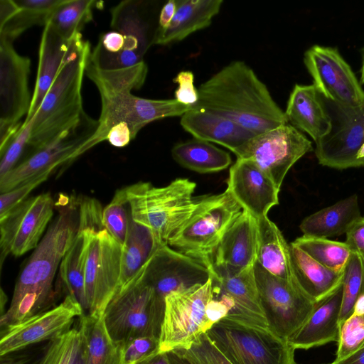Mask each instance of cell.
<instances>
[{
  "mask_svg": "<svg viewBox=\"0 0 364 364\" xmlns=\"http://www.w3.org/2000/svg\"><path fill=\"white\" fill-rule=\"evenodd\" d=\"M290 247L299 285L315 303L331 294L342 284L343 272H336L328 269L293 243Z\"/></svg>",
  "mask_w": 364,
  "mask_h": 364,
  "instance_id": "obj_31",
  "label": "cell"
},
{
  "mask_svg": "<svg viewBox=\"0 0 364 364\" xmlns=\"http://www.w3.org/2000/svg\"><path fill=\"white\" fill-rule=\"evenodd\" d=\"M35 116V115H34ZM34 122V117L26 122H23L21 128L11 141L10 144L1 154L0 177H2L12 168L27 148L32 128Z\"/></svg>",
  "mask_w": 364,
  "mask_h": 364,
  "instance_id": "obj_43",
  "label": "cell"
},
{
  "mask_svg": "<svg viewBox=\"0 0 364 364\" xmlns=\"http://www.w3.org/2000/svg\"><path fill=\"white\" fill-rule=\"evenodd\" d=\"M82 39L81 33L68 39L50 24L44 26L38 52L36 82L30 109L23 122L34 117L61 68Z\"/></svg>",
  "mask_w": 364,
  "mask_h": 364,
  "instance_id": "obj_23",
  "label": "cell"
},
{
  "mask_svg": "<svg viewBox=\"0 0 364 364\" xmlns=\"http://www.w3.org/2000/svg\"><path fill=\"white\" fill-rule=\"evenodd\" d=\"M186 350L198 364H231L206 333L201 334L190 348Z\"/></svg>",
  "mask_w": 364,
  "mask_h": 364,
  "instance_id": "obj_46",
  "label": "cell"
},
{
  "mask_svg": "<svg viewBox=\"0 0 364 364\" xmlns=\"http://www.w3.org/2000/svg\"><path fill=\"white\" fill-rule=\"evenodd\" d=\"M31 60L17 53L13 43L0 40V154L21 128L32 97L28 79Z\"/></svg>",
  "mask_w": 364,
  "mask_h": 364,
  "instance_id": "obj_11",
  "label": "cell"
},
{
  "mask_svg": "<svg viewBox=\"0 0 364 364\" xmlns=\"http://www.w3.org/2000/svg\"><path fill=\"white\" fill-rule=\"evenodd\" d=\"M77 229L71 208L63 209L21 272L10 306L1 316V328L47 310L57 269L72 246Z\"/></svg>",
  "mask_w": 364,
  "mask_h": 364,
  "instance_id": "obj_3",
  "label": "cell"
},
{
  "mask_svg": "<svg viewBox=\"0 0 364 364\" xmlns=\"http://www.w3.org/2000/svg\"><path fill=\"white\" fill-rule=\"evenodd\" d=\"M343 299L342 284L316 303L305 323L287 340L294 350H309L338 342Z\"/></svg>",
  "mask_w": 364,
  "mask_h": 364,
  "instance_id": "obj_25",
  "label": "cell"
},
{
  "mask_svg": "<svg viewBox=\"0 0 364 364\" xmlns=\"http://www.w3.org/2000/svg\"><path fill=\"white\" fill-rule=\"evenodd\" d=\"M227 190L243 210L257 219L267 216L269 210L279 204L280 189L251 160L237 159L229 171Z\"/></svg>",
  "mask_w": 364,
  "mask_h": 364,
  "instance_id": "obj_22",
  "label": "cell"
},
{
  "mask_svg": "<svg viewBox=\"0 0 364 364\" xmlns=\"http://www.w3.org/2000/svg\"><path fill=\"white\" fill-rule=\"evenodd\" d=\"M164 309L165 300L145 282L142 269L107 305L103 314L105 326L117 344L137 337L159 338Z\"/></svg>",
  "mask_w": 364,
  "mask_h": 364,
  "instance_id": "obj_7",
  "label": "cell"
},
{
  "mask_svg": "<svg viewBox=\"0 0 364 364\" xmlns=\"http://www.w3.org/2000/svg\"><path fill=\"white\" fill-rule=\"evenodd\" d=\"M171 154L180 165L201 173L224 170L232 161L227 151L208 141L195 138L176 144Z\"/></svg>",
  "mask_w": 364,
  "mask_h": 364,
  "instance_id": "obj_35",
  "label": "cell"
},
{
  "mask_svg": "<svg viewBox=\"0 0 364 364\" xmlns=\"http://www.w3.org/2000/svg\"><path fill=\"white\" fill-rule=\"evenodd\" d=\"M222 4V0H177L170 25L164 30L156 29L153 44L164 46L180 41L209 26Z\"/></svg>",
  "mask_w": 364,
  "mask_h": 364,
  "instance_id": "obj_29",
  "label": "cell"
},
{
  "mask_svg": "<svg viewBox=\"0 0 364 364\" xmlns=\"http://www.w3.org/2000/svg\"><path fill=\"white\" fill-rule=\"evenodd\" d=\"M176 7V0H170L164 5L159 14V26L156 30L161 31L168 27L175 15Z\"/></svg>",
  "mask_w": 364,
  "mask_h": 364,
  "instance_id": "obj_52",
  "label": "cell"
},
{
  "mask_svg": "<svg viewBox=\"0 0 364 364\" xmlns=\"http://www.w3.org/2000/svg\"><path fill=\"white\" fill-rule=\"evenodd\" d=\"M288 122L318 141L332 129V120L325 100L314 84H296L284 112Z\"/></svg>",
  "mask_w": 364,
  "mask_h": 364,
  "instance_id": "obj_26",
  "label": "cell"
},
{
  "mask_svg": "<svg viewBox=\"0 0 364 364\" xmlns=\"http://www.w3.org/2000/svg\"><path fill=\"white\" fill-rule=\"evenodd\" d=\"M93 232L91 229H77L70 248L63 258L60 267V277L68 294L74 297L87 312L85 280L88 249Z\"/></svg>",
  "mask_w": 364,
  "mask_h": 364,
  "instance_id": "obj_33",
  "label": "cell"
},
{
  "mask_svg": "<svg viewBox=\"0 0 364 364\" xmlns=\"http://www.w3.org/2000/svg\"><path fill=\"white\" fill-rule=\"evenodd\" d=\"M196 187L188 178H176L164 187L139 182L124 188L132 220L148 228L161 243L168 245L196 208Z\"/></svg>",
  "mask_w": 364,
  "mask_h": 364,
  "instance_id": "obj_5",
  "label": "cell"
},
{
  "mask_svg": "<svg viewBox=\"0 0 364 364\" xmlns=\"http://www.w3.org/2000/svg\"><path fill=\"white\" fill-rule=\"evenodd\" d=\"M353 314L359 316L364 315V291L357 299Z\"/></svg>",
  "mask_w": 364,
  "mask_h": 364,
  "instance_id": "obj_57",
  "label": "cell"
},
{
  "mask_svg": "<svg viewBox=\"0 0 364 364\" xmlns=\"http://www.w3.org/2000/svg\"><path fill=\"white\" fill-rule=\"evenodd\" d=\"M193 109L232 120L256 134L288 124L267 86L242 61H234L202 83Z\"/></svg>",
  "mask_w": 364,
  "mask_h": 364,
  "instance_id": "obj_1",
  "label": "cell"
},
{
  "mask_svg": "<svg viewBox=\"0 0 364 364\" xmlns=\"http://www.w3.org/2000/svg\"><path fill=\"white\" fill-rule=\"evenodd\" d=\"M213 296L211 277L203 284L173 291L166 296L159 352L188 349L210 328L205 307Z\"/></svg>",
  "mask_w": 364,
  "mask_h": 364,
  "instance_id": "obj_9",
  "label": "cell"
},
{
  "mask_svg": "<svg viewBox=\"0 0 364 364\" xmlns=\"http://www.w3.org/2000/svg\"><path fill=\"white\" fill-rule=\"evenodd\" d=\"M82 331L72 328L49 341L36 364H75L82 343Z\"/></svg>",
  "mask_w": 364,
  "mask_h": 364,
  "instance_id": "obj_39",
  "label": "cell"
},
{
  "mask_svg": "<svg viewBox=\"0 0 364 364\" xmlns=\"http://www.w3.org/2000/svg\"><path fill=\"white\" fill-rule=\"evenodd\" d=\"M141 1L127 0L119 2L111 9L110 26L112 31L122 33L125 45L117 55L91 51L89 62L104 70L120 69L143 62V57L153 41L147 34V24L142 17Z\"/></svg>",
  "mask_w": 364,
  "mask_h": 364,
  "instance_id": "obj_19",
  "label": "cell"
},
{
  "mask_svg": "<svg viewBox=\"0 0 364 364\" xmlns=\"http://www.w3.org/2000/svg\"><path fill=\"white\" fill-rule=\"evenodd\" d=\"M337 343L335 362L348 357L364 344V315L352 314L340 324Z\"/></svg>",
  "mask_w": 364,
  "mask_h": 364,
  "instance_id": "obj_42",
  "label": "cell"
},
{
  "mask_svg": "<svg viewBox=\"0 0 364 364\" xmlns=\"http://www.w3.org/2000/svg\"><path fill=\"white\" fill-rule=\"evenodd\" d=\"M53 208L50 195L43 193L28 198L0 220L1 266L9 254L19 257L36 248L52 218Z\"/></svg>",
  "mask_w": 364,
  "mask_h": 364,
  "instance_id": "obj_17",
  "label": "cell"
},
{
  "mask_svg": "<svg viewBox=\"0 0 364 364\" xmlns=\"http://www.w3.org/2000/svg\"><path fill=\"white\" fill-rule=\"evenodd\" d=\"M230 311L231 308L226 301L213 296L205 307V316L210 328L226 317Z\"/></svg>",
  "mask_w": 364,
  "mask_h": 364,
  "instance_id": "obj_50",
  "label": "cell"
},
{
  "mask_svg": "<svg viewBox=\"0 0 364 364\" xmlns=\"http://www.w3.org/2000/svg\"><path fill=\"white\" fill-rule=\"evenodd\" d=\"M166 353L171 364H198L186 349H174Z\"/></svg>",
  "mask_w": 364,
  "mask_h": 364,
  "instance_id": "obj_53",
  "label": "cell"
},
{
  "mask_svg": "<svg viewBox=\"0 0 364 364\" xmlns=\"http://www.w3.org/2000/svg\"><path fill=\"white\" fill-rule=\"evenodd\" d=\"M103 210L99 201L92 198H84L79 206L80 229L100 231L105 229L102 223Z\"/></svg>",
  "mask_w": 364,
  "mask_h": 364,
  "instance_id": "obj_47",
  "label": "cell"
},
{
  "mask_svg": "<svg viewBox=\"0 0 364 364\" xmlns=\"http://www.w3.org/2000/svg\"><path fill=\"white\" fill-rule=\"evenodd\" d=\"M75 364H85V350H84V346H83V338H82V346H81L80 353L78 354V356L77 358Z\"/></svg>",
  "mask_w": 364,
  "mask_h": 364,
  "instance_id": "obj_58",
  "label": "cell"
},
{
  "mask_svg": "<svg viewBox=\"0 0 364 364\" xmlns=\"http://www.w3.org/2000/svg\"><path fill=\"white\" fill-rule=\"evenodd\" d=\"M360 217L358 197L353 194L306 217L299 228L303 235L327 238L346 233Z\"/></svg>",
  "mask_w": 364,
  "mask_h": 364,
  "instance_id": "obj_30",
  "label": "cell"
},
{
  "mask_svg": "<svg viewBox=\"0 0 364 364\" xmlns=\"http://www.w3.org/2000/svg\"><path fill=\"white\" fill-rule=\"evenodd\" d=\"M360 82L364 85V54L363 56L362 65L360 69Z\"/></svg>",
  "mask_w": 364,
  "mask_h": 364,
  "instance_id": "obj_59",
  "label": "cell"
},
{
  "mask_svg": "<svg viewBox=\"0 0 364 364\" xmlns=\"http://www.w3.org/2000/svg\"><path fill=\"white\" fill-rule=\"evenodd\" d=\"M38 360H33L27 354L17 352L0 355V364H36Z\"/></svg>",
  "mask_w": 364,
  "mask_h": 364,
  "instance_id": "obj_54",
  "label": "cell"
},
{
  "mask_svg": "<svg viewBox=\"0 0 364 364\" xmlns=\"http://www.w3.org/2000/svg\"><path fill=\"white\" fill-rule=\"evenodd\" d=\"M84 314L77 301L67 294L58 306L1 328L0 355L50 341L69 330L75 319Z\"/></svg>",
  "mask_w": 364,
  "mask_h": 364,
  "instance_id": "obj_18",
  "label": "cell"
},
{
  "mask_svg": "<svg viewBox=\"0 0 364 364\" xmlns=\"http://www.w3.org/2000/svg\"><path fill=\"white\" fill-rule=\"evenodd\" d=\"M304 63L324 99L348 109L364 108V90L336 48L314 45L304 53Z\"/></svg>",
  "mask_w": 364,
  "mask_h": 364,
  "instance_id": "obj_14",
  "label": "cell"
},
{
  "mask_svg": "<svg viewBox=\"0 0 364 364\" xmlns=\"http://www.w3.org/2000/svg\"><path fill=\"white\" fill-rule=\"evenodd\" d=\"M257 219L242 210L228 228L213 257V264L236 271L252 267L257 260Z\"/></svg>",
  "mask_w": 364,
  "mask_h": 364,
  "instance_id": "obj_24",
  "label": "cell"
},
{
  "mask_svg": "<svg viewBox=\"0 0 364 364\" xmlns=\"http://www.w3.org/2000/svg\"><path fill=\"white\" fill-rule=\"evenodd\" d=\"M98 121L88 114L41 149L31 154L23 162L0 177L1 193L8 192L43 172L54 171L93 147L92 136Z\"/></svg>",
  "mask_w": 364,
  "mask_h": 364,
  "instance_id": "obj_10",
  "label": "cell"
},
{
  "mask_svg": "<svg viewBox=\"0 0 364 364\" xmlns=\"http://www.w3.org/2000/svg\"><path fill=\"white\" fill-rule=\"evenodd\" d=\"M313 150L301 132L286 124L256 135L234 154L237 159L254 161L280 189L292 166Z\"/></svg>",
  "mask_w": 364,
  "mask_h": 364,
  "instance_id": "obj_13",
  "label": "cell"
},
{
  "mask_svg": "<svg viewBox=\"0 0 364 364\" xmlns=\"http://www.w3.org/2000/svg\"><path fill=\"white\" fill-rule=\"evenodd\" d=\"M206 334L231 364H296L295 350L267 327L226 316Z\"/></svg>",
  "mask_w": 364,
  "mask_h": 364,
  "instance_id": "obj_8",
  "label": "cell"
},
{
  "mask_svg": "<svg viewBox=\"0 0 364 364\" xmlns=\"http://www.w3.org/2000/svg\"><path fill=\"white\" fill-rule=\"evenodd\" d=\"M331 364H364V344L348 357Z\"/></svg>",
  "mask_w": 364,
  "mask_h": 364,
  "instance_id": "obj_55",
  "label": "cell"
},
{
  "mask_svg": "<svg viewBox=\"0 0 364 364\" xmlns=\"http://www.w3.org/2000/svg\"><path fill=\"white\" fill-rule=\"evenodd\" d=\"M90 52L89 42L82 39L61 68L34 116L27 146L31 154L77 124L85 115L82 85Z\"/></svg>",
  "mask_w": 364,
  "mask_h": 364,
  "instance_id": "obj_4",
  "label": "cell"
},
{
  "mask_svg": "<svg viewBox=\"0 0 364 364\" xmlns=\"http://www.w3.org/2000/svg\"><path fill=\"white\" fill-rule=\"evenodd\" d=\"M132 220L124 188L115 192L102 212L105 228L122 247L125 244Z\"/></svg>",
  "mask_w": 364,
  "mask_h": 364,
  "instance_id": "obj_40",
  "label": "cell"
},
{
  "mask_svg": "<svg viewBox=\"0 0 364 364\" xmlns=\"http://www.w3.org/2000/svg\"><path fill=\"white\" fill-rule=\"evenodd\" d=\"M357 156L358 159H364V143L360 149Z\"/></svg>",
  "mask_w": 364,
  "mask_h": 364,
  "instance_id": "obj_60",
  "label": "cell"
},
{
  "mask_svg": "<svg viewBox=\"0 0 364 364\" xmlns=\"http://www.w3.org/2000/svg\"><path fill=\"white\" fill-rule=\"evenodd\" d=\"M314 260L336 272H342L352 252L346 242L302 235L292 242Z\"/></svg>",
  "mask_w": 364,
  "mask_h": 364,
  "instance_id": "obj_38",
  "label": "cell"
},
{
  "mask_svg": "<svg viewBox=\"0 0 364 364\" xmlns=\"http://www.w3.org/2000/svg\"><path fill=\"white\" fill-rule=\"evenodd\" d=\"M210 272L214 296H224L232 305L227 316L268 328L259 296L255 266L236 271L213 265Z\"/></svg>",
  "mask_w": 364,
  "mask_h": 364,
  "instance_id": "obj_21",
  "label": "cell"
},
{
  "mask_svg": "<svg viewBox=\"0 0 364 364\" xmlns=\"http://www.w3.org/2000/svg\"><path fill=\"white\" fill-rule=\"evenodd\" d=\"M122 255V246L106 229L93 232L85 269V315L104 314L118 287Z\"/></svg>",
  "mask_w": 364,
  "mask_h": 364,
  "instance_id": "obj_15",
  "label": "cell"
},
{
  "mask_svg": "<svg viewBox=\"0 0 364 364\" xmlns=\"http://www.w3.org/2000/svg\"><path fill=\"white\" fill-rule=\"evenodd\" d=\"M119 345L123 364H139L159 352V338L155 337H137Z\"/></svg>",
  "mask_w": 364,
  "mask_h": 364,
  "instance_id": "obj_44",
  "label": "cell"
},
{
  "mask_svg": "<svg viewBox=\"0 0 364 364\" xmlns=\"http://www.w3.org/2000/svg\"><path fill=\"white\" fill-rule=\"evenodd\" d=\"M342 287L340 324L353 314L357 299L364 291V260L355 253H351L344 268Z\"/></svg>",
  "mask_w": 364,
  "mask_h": 364,
  "instance_id": "obj_41",
  "label": "cell"
},
{
  "mask_svg": "<svg viewBox=\"0 0 364 364\" xmlns=\"http://www.w3.org/2000/svg\"><path fill=\"white\" fill-rule=\"evenodd\" d=\"M324 100L332 129L316 142L318 163L338 170L363 167L364 159H358L357 156L364 143V108L348 109Z\"/></svg>",
  "mask_w": 364,
  "mask_h": 364,
  "instance_id": "obj_16",
  "label": "cell"
},
{
  "mask_svg": "<svg viewBox=\"0 0 364 364\" xmlns=\"http://www.w3.org/2000/svg\"><path fill=\"white\" fill-rule=\"evenodd\" d=\"M85 364H123L121 346L107 332L104 316L80 317Z\"/></svg>",
  "mask_w": 364,
  "mask_h": 364,
  "instance_id": "obj_34",
  "label": "cell"
},
{
  "mask_svg": "<svg viewBox=\"0 0 364 364\" xmlns=\"http://www.w3.org/2000/svg\"><path fill=\"white\" fill-rule=\"evenodd\" d=\"M242 212V207L227 189L198 198L192 214L168 245L196 259L210 272L218 245Z\"/></svg>",
  "mask_w": 364,
  "mask_h": 364,
  "instance_id": "obj_6",
  "label": "cell"
},
{
  "mask_svg": "<svg viewBox=\"0 0 364 364\" xmlns=\"http://www.w3.org/2000/svg\"><path fill=\"white\" fill-rule=\"evenodd\" d=\"M173 81L178 84L175 99L181 104L194 106L198 101V91L193 84V73L189 70L181 71Z\"/></svg>",
  "mask_w": 364,
  "mask_h": 364,
  "instance_id": "obj_48",
  "label": "cell"
},
{
  "mask_svg": "<svg viewBox=\"0 0 364 364\" xmlns=\"http://www.w3.org/2000/svg\"><path fill=\"white\" fill-rule=\"evenodd\" d=\"M52 173L53 171H48L40 173L16 188L1 193L0 220L6 217L19 204L26 200L29 193L45 181Z\"/></svg>",
  "mask_w": 364,
  "mask_h": 364,
  "instance_id": "obj_45",
  "label": "cell"
},
{
  "mask_svg": "<svg viewBox=\"0 0 364 364\" xmlns=\"http://www.w3.org/2000/svg\"><path fill=\"white\" fill-rule=\"evenodd\" d=\"M101 1L64 0L55 10L49 21L62 36L70 39L78 33L93 18V9Z\"/></svg>",
  "mask_w": 364,
  "mask_h": 364,
  "instance_id": "obj_37",
  "label": "cell"
},
{
  "mask_svg": "<svg viewBox=\"0 0 364 364\" xmlns=\"http://www.w3.org/2000/svg\"><path fill=\"white\" fill-rule=\"evenodd\" d=\"M143 277L165 300L170 293L205 284L210 272L196 259L164 245L143 267Z\"/></svg>",
  "mask_w": 364,
  "mask_h": 364,
  "instance_id": "obj_20",
  "label": "cell"
},
{
  "mask_svg": "<svg viewBox=\"0 0 364 364\" xmlns=\"http://www.w3.org/2000/svg\"><path fill=\"white\" fill-rule=\"evenodd\" d=\"M255 274L268 328L287 341L305 323L316 303L299 288L269 273L257 262Z\"/></svg>",
  "mask_w": 364,
  "mask_h": 364,
  "instance_id": "obj_12",
  "label": "cell"
},
{
  "mask_svg": "<svg viewBox=\"0 0 364 364\" xmlns=\"http://www.w3.org/2000/svg\"><path fill=\"white\" fill-rule=\"evenodd\" d=\"M257 224L259 240L257 262L269 273L301 290L296 278L290 245L287 242L276 224L267 216L258 218Z\"/></svg>",
  "mask_w": 364,
  "mask_h": 364,
  "instance_id": "obj_28",
  "label": "cell"
},
{
  "mask_svg": "<svg viewBox=\"0 0 364 364\" xmlns=\"http://www.w3.org/2000/svg\"><path fill=\"white\" fill-rule=\"evenodd\" d=\"M147 73L144 61L111 70L100 69L87 62L85 75L97 88L101 100L98 127L92 137L94 146L105 141L110 129L119 123L127 124L135 138L149 123L182 116L191 109L176 99L151 100L134 95L132 91L143 86Z\"/></svg>",
  "mask_w": 364,
  "mask_h": 364,
  "instance_id": "obj_2",
  "label": "cell"
},
{
  "mask_svg": "<svg viewBox=\"0 0 364 364\" xmlns=\"http://www.w3.org/2000/svg\"><path fill=\"white\" fill-rule=\"evenodd\" d=\"M164 245L151 230L132 220L127 241L122 247L120 277L115 294L136 278L156 251Z\"/></svg>",
  "mask_w": 364,
  "mask_h": 364,
  "instance_id": "obj_32",
  "label": "cell"
},
{
  "mask_svg": "<svg viewBox=\"0 0 364 364\" xmlns=\"http://www.w3.org/2000/svg\"><path fill=\"white\" fill-rule=\"evenodd\" d=\"M346 243L350 251L364 260V217L355 220L346 232Z\"/></svg>",
  "mask_w": 364,
  "mask_h": 364,
  "instance_id": "obj_49",
  "label": "cell"
},
{
  "mask_svg": "<svg viewBox=\"0 0 364 364\" xmlns=\"http://www.w3.org/2000/svg\"><path fill=\"white\" fill-rule=\"evenodd\" d=\"M180 123L195 139L220 144L233 153L257 135L227 118L193 108L181 116Z\"/></svg>",
  "mask_w": 364,
  "mask_h": 364,
  "instance_id": "obj_27",
  "label": "cell"
},
{
  "mask_svg": "<svg viewBox=\"0 0 364 364\" xmlns=\"http://www.w3.org/2000/svg\"><path fill=\"white\" fill-rule=\"evenodd\" d=\"M325 364H331V363H325Z\"/></svg>",
  "mask_w": 364,
  "mask_h": 364,
  "instance_id": "obj_61",
  "label": "cell"
},
{
  "mask_svg": "<svg viewBox=\"0 0 364 364\" xmlns=\"http://www.w3.org/2000/svg\"><path fill=\"white\" fill-rule=\"evenodd\" d=\"M139 364H171L165 352H158Z\"/></svg>",
  "mask_w": 364,
  "mask_h": 364,
  "instance_id": "obj_56",
  "label": "cell"
},
{
  "mask_svg": "<svg viewBox=\"0 0 364 364\" xmlns=\"http://www.w3.org/2000/svg\"><path fill=\"white\" fill-rule=\"evenodd\" d=\"M64 0H15L17 9L0 24V40L14 43L24 31L36 25L46 26Z\"/></svg>",
  "mask_w": 364,
  "mask_h": 364,
  "instance_id": "obj_36",
  "label": "cell"
},
{
  "mask_svg": "<svg viewBox=\"0 0 364 364\" xmlns=\"http://www.w3.org/2000/svg\"><path fill=\"white\" fill-rule=\"evenodd\" d=\"M134 139L129 126L121 122L110 129L106 140L115 147H124Z\"/></svg>",
  "mask_w": 364,
  "mask_h": 364,
  "instance_id": "obj_51",
  "label": "cell"
}]
</instances>
